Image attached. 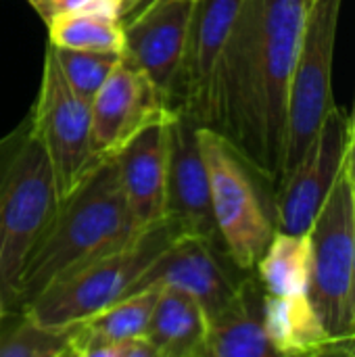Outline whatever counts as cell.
Masks as SVG:
<instances>
[{
	"instance_id": "obj_5",
	"label": "cell",
	"mask_w": 355,
	"mask_h": 357,
	"mask_svg": "<svg viewBox=\"0 0 355 357\" xmlns=\"http://www.w3.org/2000/svg\"><path fill=\"white\" fill-rule=\"evenodd\" d=\"M343 0H312L305 10L289 86L282 174L289 176L314 144L333 100V56ZM278 180V182H280Z\"/></svg>"
},
{
	"instance_id": "obj_14",
	"label": "cell",
	"mask_w": 355,
	"mask_h": 357,
	"mask_svg": "<svg viewBox=\"0 0 355 357\" xmlns=\"http://www.w3.org/2000/svg\"><path fill=\"white\" fill-rule=\"evenodd\" d=\"M195 0H157L123 23V54L172 107ZM174 111V109H172Z\"/></svg>"
},
{
	"instance_id": "obj_21",
	"label": "cell",
	"mask_w": 355,
	"mask_h": 357,
	"mask_svg": "<svg viewBox=\"0 0 355 357\" xmlns=\"http://www.w3.org/2000/svg\"><path fill=\"white\" fill-rule=\"evenodd\" d=\"M73 326L52 328L21 314V320L0 337V357H65L71 356Z\"/></svg>"
},
{
	"instance_id": "obj_28",
	"label": "cell",
	"mask_w": 355,
	"mask_h": 357,
	"mask_svg": "<svg viewBox=\"0 0 355 357\" xmlns=\"http://www.w3.org/2000/svg\"><path fill=\"white\" fill-rule=\"evenodd\" d=\"M355 130V105H354V113H352V117H349V132Z\"/></svg>"
},
{
	"instance_id": "obj_18",
	"label": "cell",
	"mask_w": 355,
	"mask_h": 357,
	"mask_svg": "<svg viewBox=\"0 0 355 357\" xmlns=\"http://www.w3.org/2000/svg\"><path fill=\"white\" fill-rule=\"evenodd\" d=\"M146 339L157 357H205L207 316L188 293L159 287Z\"/></svg>"
},
{
	"instance_id": "obj_29",
	"label": "cell",
	"mask_w": 355,
	"mask_h": 357,
	"mask_svg": "<svg viewBox=\"0 0 355 357\" xmlns=\"http://www.w3.org/2000/svg\"><path fill=\"white\" fill-rule=\"evenodd\" d=\"M310 2H312V0H308V4H310Z\"/></svg>"
},
{
	"instance_id": "obj_22",
	"label": "cell",
	"mask_w": 355,
	"mask_h": 357,
	"mask_svg": "<svg viewBox=\"0 0 355 357\" xmlns=\"http://www.w3.org/2000/svg\"><path fill=\"white\" fill-rule=\"evenodd\" d=\"M61 73L71 84V88L92 100V96L107 82L111 71L121 59V52H96V50H71L48 44Z\"/></svg>"
},
{
	"instance_id": "obj_16",
	"label": "cell",
	"mask_w": 355,
	"mask_h": 357,
	"mask_svg": "<svg viewBox=\"0 0 355 357\" xmlns=\"http://www.w3.org/2000/svg\"><path fill=\"white\" fill-rule=\"evenodd\" d=\"M266 291L259 278H243L234 301L207 320L205 357H274L264 328Z\"/></svg>"
},
{
	"instance_id": "obj_15",
	"label": "cell",
	"mask_w": 355,
	"mask_h": 357,
	"mask_svg": "<svg viewBox=\"0 0 355 357\" xmlns=\"http://www.w3.org/2000/svg\"><path fill=\"white\" fill-rule=\"evenodd\" d=\"M167 117L146 126L113 157L128 207L142 228L165 220Z\"/></svg>"
},
{
	"instance_id": "obj_1",
	"label": "cell",
	"mask_w": 355,
	"mask_h": 357,
	"mask_svg": "<svg viewBox=\"0 0 355 357\" xmlns=\"http://www.w3.org/2000/svg\"><path fill=\"white\" fill-rule=\"evenodd\" d=\"M308 0H243L213 82L211 121L241 159L278 184L289 86Z\"/></svg>"
},
{
	"instance_id": "obj_9",
	"label": "cell",
	"mask_w": 355,
	"mask_h": 357,
	"mask_svg": "<svg viewBox=\"0 0 355 357\" xmlns=\"http://www.w3.org/2000/svg\"><path fill=\"white\" fill-rule=\"evenodd\" d=\"M347 144L349 117L333 105L305 157L276 184V230L289 234L310 232L322 203L343 172Z\"/></svg>"
},
{
	"instance_id": "obj_20",
	"label": "cell",
	"mask_w": 355,
	"mask_h": 357,
	"mask_svg": "<svg viewBox=\"0 0 355 357\" xmlns=\"http://www.w3.org/2000/svg\"><path fill=\"white\" fill-rule=\"evenodd\" d=\"M48 44L71 50L123 52V25L115 15L77 10L48 23Z\"/></svg>"
},
{
	"instance_id": "obj_26",
	"label": "cell",
	"mask_w": 355,
	"mask_h": 357,
	"mask_svg": "<svg viewBox=\"0 0 355 357\" xmlns=\"http://www.w3.org/2000/svg\"><path fill=\"white\" fill-rule=\"evenodd\" d=\"M157 0H134L130 6H126L121 13H119V23L123 25V23H128L130 19H134L136 15H140L142 10H146L151 4H155Z\"/></svg>"
},
{
	"instance_id": "obj_12",
	"label": "cell",
	"mask_w": 355,
	"mask_h": 357,
	"mask_svg": "<svg viewBox=\"0 0 355 357\" xmlns=\"http://www.w3.org/2000/svg\"><path fill=\"white\" fill-rule=\"evenodd\" d=\"M165 138V220L176 224L182 234L222 245L211 209L207 165L199 144V126L184 113L172 111Z\"/></svg>"
},
{
	"instance_id": "obj_25",
	"label": "cell",
	"mask_w": 355,
	"mask_h": 357,
	"mask_svg": "<svg viewBox=\"0 0 355 357\" xmlns=\"http://www.w3.org/2000/svg\"><path fill=\"white\" fill-rule=\"evenodd\" d=\"M355 331V241H354V261H352V280L347 293V333Z\"/></svg>"
},
{
	"instance_id": "obj_24",
	"label": "cell",
	"mask_w": 355,
	"mask_h": 357,
	"mask_svg": "<svg viewBox=\"0 0 355 357\" xmlns=\"http://www.w3.org/2000/svg\"><path fill=\"white\" fill-rule=\"evenodd\" d=\"M343 176L347 178V182L355 190V130L349 132V144H347V153L343 161Z\"/></svg>"
},
{
	"instance_id": "obj_4",
	"label": "cell",
	"mask_w": 355,
	"mask_h": 357,
	"mask_svg": "<svg viewBox=\"0 0 355 357\" xmlns=\"http://www.w3.org/2000/svg\"><path fill=\"white\" fill-rule=\"evenodd\" d=\"M180 234L176 224L163 220L142 232L132 245L59 276L21 314L52 328L84 322L128 297L146 268Z\"/></svg>"
},
{
	"instance_id": "obj_30",
	"label": "cell",
	"mask_w": 355,
	"mask_h": 357,
	"mask_svg": "<svg viewBox=\"0 0 355 357\" xmlns=\"http://www.w3.org/2000/svg\"><path fill=\"white\" fill-rule=\"evenodd\" d=\"M0 310H2V307H0Z\"/></svg>"
},
{
	"instance_id": "obj_13",
	"label": "cell",
	"mask_w": 355,
	"mask_h": 357,
	"mask_svg": "<svg viewBox=\"0 0 355 357\" xmlns=\"http://www.w3.org/2000/svg\"><path fill=\"white\" fill-rule=\"evenodd\" d=\"M159 287L188 293L199 301L207 320H211L234 301L241 280L224 266L218 243L195 234H180L146 268L130 295Z\"/></svg>"
},
{
	"instance_id": "obj_8",
	"label": "cell",
	"mask_w": 355,
	"mask_h": 357,
	"mask_svg": "<svg viewBox=\"0 0 355 357\" xmlns=\"http://www.w3.org/2000/svg\"><path fill=\"white\" fill-rule=\"evenodd\" d=\"M310 299L333 337L347 333V293L355 241V190L343 172L322 203L312 228Z\"/></svg>"
},
{
	"instance_id": "obj_17",
	"label": "cell",
	"mask_w": 355,
	"mask_h": 357,
	"mask_svg": "<svg viewBox=\"0 0 355 357\" xmlns=\"http://www.w3.org/2000/svg\"><path fill=\"white\" fill-rule=\"evenodd\" d=\"M264 328L278 356H324L333 335L308 293L264 297Z\"/></svg>"
},
{
	"instance_id": "obj_19",
	"label": "cell",
	"mask_w": 355,
	"mask_h": 357,
	"mask_svg": "<svg viewBox=\"0 0 355 357\" xmlns=\"http://www.w3.org/2000/svg\"><path fill=\"white\" fill-rule=\"evenodd\" d=\"M268 295H303L312 278V241L308 234L276 230L255 266Z\"/></svg>"
},
{
	"instance_id": "obj_6",
	"label": "cell",
	"mask_w": 355,
	"mask_h": 357,
	"mask_svg": "<svg viewBox=\"0 0 355 357\" xmlns=\"http://www.w3.org/2000/svg\"><path fill=\"white\" fill-rule=\"evenodd\" d=\"M199 144L207 165L211 209L226 255L239 270H253L270 245L276 226L266 213L249 165L213 128L199 126Z\"/></svg>"
},
{
	"instance_id": "obj_11",
	"label": "cell",
	"mask_w": 355,
	"mask_h": 357,
	"mask_svg": "<svg viewBox=\"0 0 355 357\" xmlns=\"http://www.w3.org/2000/svg\"><path fill=\"white\" fill-rule=\"evenodd\" d=\"M241 6L243 0H195L192 4L172 109L184 113L197 126H209L211 121L218 63Z\"/></svg>"
},
{
	"instance_id": "obj_10",
	"label": "cell",
	"mask_w": 355,
	"mask_h": 357,
	"mask_svg": "<svg viewBox=\"0 0 355 357\" xmlns=\"http://www.w3.org/2000/svg\"><path fill=\"white\" fill-rule=\"evenodd\" d=\"M172 113L159 88L121 52L119 63L90 100V140L96 159L115 157L146 126Z\"/></svg>"
},
{
	"instance_id": "obj_2",
	"label": "cell",
	"mask_w": 355,
	"mask_h": 357,
	"mask_svg": "<svg viewBox=\"0 0 355 357\" xmlns=\"http://www.w3.org/2000/svg\"><path fill=\"white\" fill-rule=\"evenodd\" d=\"M142 228L126 201L117 165L103 159L59 209L21 276L15 312H23L52 280L132 245Z\"/></svg>"
},
{
	"instance_id": "obj_27",
	"label": "cell",
	"mask_w": 355,
	"mask_h": 357,
	"mask_svg": "<svg viewBox=\"0 0 355 357\" xmlns=\"http://www.w3.org/2000/svg\"><path fill=\"white\" fill-rule=\"evenodd\" d=\"M113 2H115V4L119 6V13H121V10H123L126 6H130V4H132L134 0H113Z\"/></svg>"
},
{
	"instance_id": "obj_3",
	"label": "cell",
	"mask_w": 355,
	"mask_h": 357,
	"mask_svg": "<svg viewBox=\"0 0 355 357\" xmlns=\"http://www.w3.org/2000/svg\"><path fill=\"white\" fill-rule=\"evenodd\" d=\"M59 192L29 119L0 140V307L15 310L27 261L48 230Z\"/></svg>"
},
{
	"instance_id": "obj_23",
	"label": "cell",
	"mask_w": 355,
	"mask_h": 357,
	"mask_svg": "<svg viewBox=\"0 0 355 357\" xmlns=\"http://www.w3.org/2000/svg\"><path fill=\"white\" fill-rule=\"evenodd\" d=\"M27 2L46 25L56 17L77 10H98V13L115 15L119 19V6L113 0H27Z\"/></svg>"
},
{
	"instance_id": "obj_7",
	"label": "cell",
	"mask_w": 355,
	"mask_h": 357,
	"mask_svg": "<svg viewBox=\"0 0 355 357\" xmlns=\"http://www.w3.org/2000/svg\"><path fill=\"white\" fill-rule=\"evenodd\" d=\"M27 119L46 153L59 201H63L82 184L100 159L92 153L90 100L71 88L48 46L38 100Z\"/></svg>"
}]
</instances>
